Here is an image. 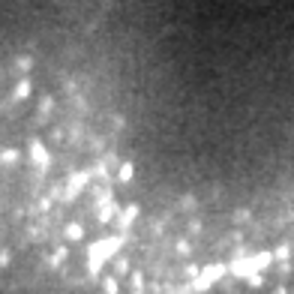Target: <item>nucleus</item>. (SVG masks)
I'll return each mask as SVG.
<instances>
[{
    "mask_svg": "<svg viewBox=\"0 0 294 294\" xmlns=\"http://www.w3.org/2000/svg\"><path fill=\"white\" fill-rule=\"evenodd\" d=\"M273 261H276L273 252H255V255H246V258L231 261V264H228V273L237 276V279H246V276H252V273H264Z\"/></svg>",
    "mask_w": 294,
    "mask_h": 294,
    "instance_id": "obj_1",
    "label": "nucleus"
},
{
    "mask_svg": "<svg viewBox=\"0 0 294 294\" xmlns=\"http://www.w3.org/2000/svg\"><path fill=\"white\" fill-rule=\"evenodd\" d=\"M120 237H105V240H99V243H93L90 246V258H87V270L90 273H99V267L108 261V258H114V252L120 249Z\"/></svg>",
    "mask_w": 294,
    "mask_h": 294,
    "instance_id": "obj_2",
    "label": "nucleus"
},
{
    "mask_svg": "<svg viewBox=\"0 0 294 294\" xmlns=\"http://www.w3.org/2000/svg\"><path fill=\"white\" fill-rule=\"evenodd\" d=\"M225 276H228V264H207V267H201L198 279L192 282V291L204 294L207 288H213L219 279H225Z\"/></svg>",
    "mask_w": 294,
    "mask_h": 294,
    "instance_id": "obj_3",
    "label": "nucleus"
},
{
    "mask_svg": "<svg viewBox=\"0 0 294 294\" xmlns=\"http://www.w3.org/2000/svg\"><path fill=\"white\" fill-rule=\"evenodd\" d=\"M30 159H33V165L48 168L51 156H48V150H45V144H42V141H33V144H30Z\"/></svg>",
    "mask_w": 294,
    "mask_h": 294,
    "instance_id": "obj_4",
    "label": "nucleus"
},
{
    "mask_svg": "<svg viewBox=\"0 0 294 294\" xmlns=\"http://www.w3.org/2000/svg\"><path fill=\"white\" fill-rule=\"evenodd\" d=\"M63 237H66L69 243H78V240H84V225H81V222H69V225L63 228Z\"/></svg>",
    "mask_w": 294,
    "mask_h": 294,
    "instance_id": "obj_5",
    "label": "nucleus"
},
{
    "mask_svg": "<svg viewBox=\"0 0 294 294\" xmlns=\"http://www.w3.org/2000/svg\"><path fill=\"white\" fill-rule=\"evenodd\" d=\"M135 177V165L132 162H120V168H117V180L120 183H129Z\"/></svg>",
    "mask_w": 294,
    "mask_h": 294,
    "instance_id": "obj_6",
    "label": "nucleus"
},
{
    "mask_svg": "<svg viewBox=\"0 0 294 294\" xmlns=\"http://www.w3.org/2000/svg\"><path fill=\"white\" fill-rule=\"evenodd\" d=\"M102 291L105 294H120V279L117 276H105L102 279Z\"/></svg>",
    "mask_w": 294,
    "mask_h": 294,
    "instance_id": "obj_7",
    "label": "nucleus"
},
{
    "mask_svg": "<svg viewBox=\"0 0 294 294\" xmlns=\"http://www.w3.org/2000/svg\"><path fill=\"white\" fill-rule=\"evenodd\" d=\"M12 96H15V99H27V96H30V78H21V81L15 84V90H12Z\"/></svg>",
    "mask_w": 294,
    "mask_h": 294,
    "instance_id": "obj_8",
    "label": "nucleus"
},
{
    "mask_svg": "<svg viewBox=\"0 0 294 294\" xmlns=\"http://www.w3.org/2000/svg\"><path fill=\"white\" fill-rule=\"evenodd\" d=\"M138 216V204H129L126 210H123V216H120V225L126 228V225H132V219Z\"/></svg>",
    "mask_w": 294,
    "mask_h": 294,
    "instance_id": "obj_9",
    "label": "nucleus"
},
{
    "mask_svg": "<svg viewBox=\"0 0 294 294\" xmlns=\"http://www.w3.org/2000/svg\"><path fill=\"white\" fill-rule=\"evenodd\" d=\"M243 282H246L249 288H261V285H264V273H252V276H246Z\"/></svg>",
    "mask_w": 294,
    "mask_h": 294,
    "instance_id": "obj_10",
    "label": "nucleus"
},
{
    "mask_svg": "<svg viewBox=\"0 0 294 294\" xmlns=\"http://www.w3.org/2000/svg\"><path fill=\"white\" fill-rule=\"evenodd\" d=\"M84 180H87V174H75V177H72V189H69V198H72V195H75V192L81 189V183H84Z\"/></svg>",
    "mask_w": 294,
    "mask_h": 294,
    "instance_id": "obj_11",
    "label": "nucleus"
},
{
    "mask_svg": "<svg viewBox=\"0 0 294 294\" xmlns=\"http://www.w3.org/2000/svg\"><path fill=\"white\" fill-rule=\"evenodd\" d=\"M63 258H66V246H60V249L51 255V267H60V261H63Z\"/></svg>",
    "mask_w": 294,
    "mask_h": 294,
    "instance_id": "obj_12",
    "label": "nucleus"
},
{
    "mask_svg": "<svg viewBox=\"0 0 294 294\" xmlns=\"http://www.w3.org/2000/svg\"><path fill=\"white\" fill-rule=\"evenodd\" d=\"M114 267H117V273H126V270H129V258H126V255H117Z\"/></svg>",
    "mask_w": 294,
    "mask_h": 294,
    "instance_id": "obj_13",
    "label": "nucleus"
},
{
    "mask_svg": "<svg viewBox=\"0 0 294 294\" xmlns=\"http://www.w3.org/2000/svg\"><path fill=\"white\" fill-rule=\"evenodd\" d=\"M141 288H144V276L141 273H132V291L141 294Z\"/></svg>",
    "mask_w": 294,
    "mask_h": 294,
    "instance_id": "obj_14",
    "label": "nucleus"
},
{
    "mask_svg": "<svg viewBox=\"0 0 294 294\" xmlns=\"http://www.w3.org/2000/svg\"><path fill=\"white\" fill-rule=\"evenodd\" d=\"M198 273H201V267H198V264H186V276H189L192 282L198 279Z\"/></svg>",
    "mask_w": 294,
    "mask_h": 294,
    "instance_id": "obj_15",
    "label": "nucleus"
},
{
    "mask_svg": "<svg viewBox=\"0 0 294 294\" xmlns=\"http://www.w3.org/2000/svg\"><path fill=\"white\" fill-rule=\"evenodd\" d=\"M189 249H192L189 240H177V252H180V255H189Z\"/></svg>",
    "mask_w": 294,
    "mask_h": 294,
    "instance_id": "obj_16",
    "label": "nucleus"
},
{
    "mask_svg": "<svg viewBox=\"0 0 294 294\" xmlns=\"http://www.w3.org/2000/svg\"><path fill=\"white\" fill-rule=\"evenodd\" d=\"M0 159H3V162L9 165V162H15V159H18V150H6L3 156H0Z\"/></svg>",
    "mask_w": 294,
    "mask_h": 294,
    "instance_id": "obj_17",
    "label": "nucleus"
},
{
    "mask_svg": "<svg viewBox=\"0 0 294 294\" xmlns=\"http://www.w3.org/2000/svg\"><path fill=\"white\" fill-rule=\"evenodd\" d=\"M18 66H21V72H30V66H33V60H30V57H21V60H18Z\"/></svg>",
    "mask_w": 294,
    "mask_h": 294,
    "instance_id": "obj_18",
    "label": "nucleus"
},
{
    "mask_svg": "<svg viewBox=\"0 0 294 294\" xmlns=\"http://www.w3.org/2000/svg\"><path fill=\"white\" fill-rule=\"evenodd\" d=\"M6 264H9V255H6V252H0V267H6Z\"/></svg>",
    "mask_w": 294,
    "mask_h": 294,
    "instance_id": "obj_19",
    "label": "nucleus"
}]
</instances>
